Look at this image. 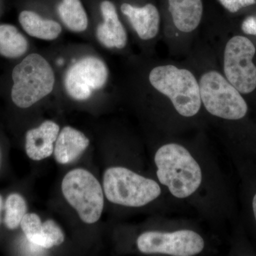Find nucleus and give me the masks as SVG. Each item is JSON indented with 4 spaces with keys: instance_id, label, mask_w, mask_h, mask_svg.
<instances>
[{
    "instance_id": "5",
    "label": "nucleus",
    "mask_w": 256,
    "mask_h": 256,
    "mask_svg": "<svg viewBox=\"0 0 256 256\" xmlns=\"http://www.w3.org/2000/svg\"><path fill=\"white\" fill-rule=\"evenodd\" d=\"M62 190L84 223L95 224L100 220L104 206V192L90 172L82 168L69 172L63 178Z\"/></svg>"
},
{
    "instance_id": "1",
    "label": "nucleus",
    "mask_w": 256,
    "mask_h": 256,
    "mask_svg": "<svg viewBox=\"0 0 256 256\" xmlns=\"http://www.w3.org/2000/svg\"><path fill=\"white\" fill-rule=\"evenodd\" d=\"M154 162L160 183L176 198L190 196L202 183L201 168L190 152L178 144H168L156 152Z\"/></svg>"
},
{
    "instance_id": "7",
    "label": "nucleus",
    "mask_w": 256,
    "mask_h": 256,
    "mask_svg": "<svg viewBox=\"0 0 256 256\" xmlns=\"http://www.w3.org/2000/svg\"><path fill=\"white\" fill-rule=\"evenodd\" d=\"M256 52L255 45L246 36H233L226 44L224 76L242 94L256 88V66L252 62Z\"/></svg>"
},
{
    "instance_id": "10",
    "label": "nucleus",
    "mask_w": 256,
    "mask_h": 256,
    "mask_svg": "<svg viewBox=\"0 0 256 256\" xmlns=\"http://www.w3.org/2000/svg\"><path fill=\"white\" fill-rule=\"evenodd\" d=\"M20 226L28 242L42 248L58 246L64 242L60 226L52 220L42 222L36 214H26Z\"/></svg>"
},
{
    "instance_id": "23",
    "label": "nucleus",
    "mask_w": 256,
    "mask_h": 256,
    "mask_svg": "<svg viewBox=\"0 0 256 256\" xmlns=\"http://www.w3.org/2000/svg\"><path fill=\"white\" fill-rule=\"evenodd\" d=\"M3 201L2 198L0 196V218H1L2 210Z\"/></svg>"
},
{
    "instance_id": "6",
    "label": "nucleus",
    "mask_w": 256,
    "mask_h": 256,
    "mask_svg": "<svg viewBox=\"0 0 256 256\" xmlns=\"http://www.w3.org/2000/svg\"><path fill=\"white\" fill-rule=\"evenodd\" d=\"M202 104L216 117L236 120L245 117L246 102L242 94L217 70L202 74L198 82Z\"/></svg>"
},
{
    "instance_id": "4",
    "label": "nucleus",
    "mask_w": 256,
    "mask_h": 256,
    "mask_svg": "<svg viewBox=\"0 0 256 256\" xmlns=\"http://www.w3.org/2000/svg\"><path fill=\"white\" fill-rule=\"evenodd\" d=\"M104 190L108 200L129 207L146 206L161 194V188L156 181L122 166L106 170Z\"/></svg>"
},
{
    "instance_id": "12",
    "label": "nucleus",
    "mask_w": 256,
    "mask_h": 256,
    "mask_svg": "<svg viewBox=\"0 0 256 256\" xmlns=\"http://www.w3.org/2000/svg\"><path fill=\"white\" fill-rule=\"evenodd\" d=\"M60 132V126L52 120L44 121L38 127L28 131L25 150L28 158L40 161L52 156Z\"/></svg>"
},
{
    "instance_id": "21",
    "label": "nucleus",
    "mask_w": 256,
    "mask_h": 256,
    "mask_svg": "<svg viewBox=\"0 0 256 256\" xmlns=\"http://www.w3.org/2000/svg\"><path fill=\"white\" fill-rule=\"evenodd\" d=\"M242 30L246 34L256 36V15H252L246 18L242 21Z\"/></svg>"
},
{
    "instance_id": "13",
    "label": "nucleus",
    "mask_w": 256,
    "mask_h": 256,
    "mask_svg": "<svg viewBox=\"0 0 256 256\" xmlns=\"http://www.w3.org/2000/svg\"><path fill=\"white\" fill-rule=\"evenodd\" d=\"M120 10L141 40L149 41L156 38L159 33L160 14L154 4H146L138 8L124 3Z\"/></svg>"
},
{
    "instance_id": "8",
    "label": "nucleus",
    "mask_w": 256,
    "mask_h": 256,
    "mask_svg": "<svg viewBox=\"0 0 256 256\" xmlns=\"http://www.w3.org/2000/svg\"><path fill=\"white\" fill-rule=\"evenodd\" d=\"M108 68L104 60L94 56H86L69 67L64 77L66 92L74 100L85 101L95 90L105 86Z\"/></svg>"
},
{
    "instance_id": "16",
    "label": "nucleus",
    "mask_w": 256,
    "mask_h": 256,
    "mask_svg": "<svg viewBox=\"0 0 256 256\" xmlns=\"http://www.w3.org/2000/svg\"><path fill=\"white\" fill-rule=\"evenodd\" d=\"M18 22L28 34L38 40L53 41L60 36L62 28L54 20H45L34 12L24 10L18 15Z\"/></svg>"
},
{
    "instance_id": "3",
    "label": "nucleus",
    "mask_w": 256,
    "mask_h": 256,
    "mask_svg": "<svg viewBox=\"0 0 256 256\" xmlns=\"http://www.w3.org/2000/svg\"><path fill=\"white\" fill-rule=\"evenodd\" d=\"M12 100L20 108H28L50 95L54 88L56 77L52 66L42 55L30 54L12 74Z\"/></svg>"
},
{
    "instance_id": "2",
    "label": "nucleus",
    "mask_w": 256,
    "mask_h": 256,
    "mask_svg": "<svg viewBox=\"0 0 256 256\" xmlns=\"http://www.w3.org/2000/svg\"><path fill=\"white\" fill-rule=\"evenodd\" d=\"M149 82L153 88L170 99L182 116L193 117L201 108L198 82L188 69L172 64L158 66L150 72Z\"/></svg>"
},
{
    "instance_id": "11",
    "label": "nucleus",
    "mask_w": 256,
    "mask_h": 256,
    "mask_svg": "<svg viewBox=\"0 0 256 256\" xmlns=\"http://www.w3.org/2000/svg\"><path fill=\"white\" fill-rule=\"evenodd\" d=\"M100 8L102 22L96 28V38L106 48L122 50L127 45L128 34L116 6L109 0H104Z\"/></svg>"
},
{
    "instance_id": "19",
    "label": "nucleus",
    "mask_w": 256,
    "mask_h": 256,
    "mask_svg": "<svg viewBox=\"0 0 256 256\" xmlns=\"http://www.w3.org/2000/svg\"><path fill=\"white\" fill-rule=\"evenodd\" d=\"M28 206L26 201L18 194H12L5 202L4 223L10 230L18 228L24 216L26 215Z\"/></svg>"
},
{
    "instance_id": "15",
    "label": "nucleus",
    "mask_w": 256,
    "mask_h": 256,
    "mask_svg": "<svg viewBox=\"0 0 256 256\" xmlns=\"http://www.w3.org/2000/svg\"><path fill=\"white\" fill-rule=\"evenodd\" d=\"M170 14L176 30L192 33L201 23L204 13L202 0H168Z\"/></svg>"
},
{
    "instance_id": "17",
    "label": "nucleus",
    "mask_w": 256,
    "mask_h": 256,
    "mask_svg": "<svg viewBox=\"0 0 256 256\" xmlns=\"http://www.w3.org/2000/svg\"><path fill=\"white\" fill-rule=\"evenodd\" d=\"M28 50V42L14 25L0 24V55L8 58L22 56Z\"/></svg>"
},
{
    "instance_id": "9",
    "label": "nucleus",
    "mask_w": 256,
    "mask_h": 256,
    "mask_svg": "<svg viewBox=\"0 0 256 256\" xmlns=\"http://www.w3.org/2000/svg\"><path fill=\"white\" fill-rule=\"evenodd\" d=\"M138 249L143 254H162L174 256H192L202 252L204 240L196 232L181 230L171 233L148 232L137 240Z\"/></svg>"
},
{
    "instance_id": "20",
    "label": "nucleus",
    "mask_w": 256,
    "mask_h": 256,
    "mask_svg": "<svg viewBox=\"0 0 256 256\" xmlns=\"http://www.w3.org/2000/svg\"><path fill=\"white\" fill-rule=\"evenodd\" d=\"M225 9L232 13H236L244 8L255 4L256 0H218Z\"/></svg>"
},
{
    "instance_id": "18",
    "label": "nucleus",
    "mask_w": 256,
    "mask_h": 256,
    "mask_svg": "<svg viewBox=\"0 0 256 256\" xmlns=\"http://www.w3.org/2000/svg\"><path fill=\"white\" fill-rule=\"evenodd\" d=\"M58 12L62 22L70 31L82 33L87 30L88 18L80 0H62Z\"/></svg>"
},
{
    "instance_id": "14",
    "label": "nucleus",
    "mask_w": 256,
    "mask_h": 256,
    "mask_svg": "<svg viewBox=\"0 0 256 256\" xmlns=\"http://www.w3.org/2000/svg\"><path fill=\"white\" fill-rule=\"evenodd\" d=\"M90 140L82 132L66 126L60 132L54 146L55 160L62 164H69L86 150Z\"/></svg>"
},
{
    "instance_id": "22",
    "label": "nucleus",
    "mask_w": 256,
    "mask_h": 256,
    "mask_svg": "<svg viewBox=\"0 0 256 256\" xmlns=\"http://www.w3.org/2000/svg\"><path fill=\"white\" fill-rule=\"evenodd\" d=\"M252 208H254V215L256 220V194L252 200Z\"/></svg>"
}]
</instances>
